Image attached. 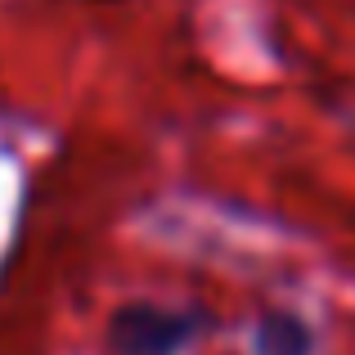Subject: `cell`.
Segmentation results:
<instances>
[{
	"instance_id": "cell-1",
	"label": "cell",
	"mask_w": 355,
	"mask_h": 355,
	"mask_svg": "<svg viewBox=\"0 0 355 355\" xmlns=\"http://www.w3.org/2000/svg\"><path fill=\"white\" fill-rule=\"evenodd\" d=\"M207 315L184 306L130 302L108 320V347L113 355H180L207 333Z\"/></svg>"
},
{
	"instance_id": "cell-2",
	"label": "cell",
	"mask_w": 355,
	"mask_h": 355,
	"mask_svg": "<svg viewBox=\"0 0 355 355\" xmlns=\"http://www.w3.org/2000/svg\"><path fill=\"white\" fill-rule=\"evenodd\" d=\"M257 351L261 355H311V329L297 315H266L257 324Z\"/></svg>"
}]
</instances>
